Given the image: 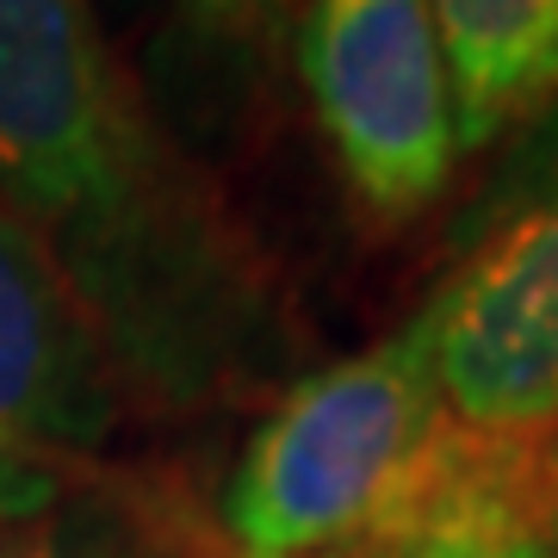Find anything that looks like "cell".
Returning a JSON list of instances; mask_svg holds the SVG:
<instances>
[{"mask_svg": "<svg viewBox=\"0 0 558 558\" xmlns=\"http://www.w3.org/2000/svg\"><path fill=\"white\" fill-rule=\"evenodd\" d=\"M0 199L57 255L137 398L193 410L274 360L255 242L168 143L94 0H0Z\"/></svg>", "mask_w": 558, "mask_h": 558, "instance_id": "6da1fadb", "label": "cell"}, {"mask_svg": "<svg viewBox=\"0 0 558 558\" xmlns=\"http://www.w3.org/2000/svg\"><path fill=\"white\" fill-rule=\"evenodd\" d=\"M440 422L428 311L379 348L299 379L260 416L223 484L218 509L236 558H311L366 539L403 497Z\"/></svg>", "mask_w": 558, "mask_h": 558, "instance_id": "7a4b0ae2", "label": "cell"}, {"mask_svg": "<svg viewBox=\"0 0 558 558\" xmlns=\"http://www.w3.org/2000/svg\"><path fill=\"white\" fill-rule=\"evenodd\" d=\"M299 75L360 211L403 223L440 199L459 106L435 0H304Z\"/></svg>", "mask_w": 558, "mask_h": 558, "instance_id": "3957f363", "label": "cell"}, {"mask_svg": "<svg viewBox=\"0 0 558 558\" xmlns=\"http://www.w3.org/2000/svg\"><path fill=\"white\" fill-rule=\"evenodd\" d=\"M422 311L447 416L497 440H558V174Z\"/></svg>", "mask_w": 558, "mask_h": 558, "instance_id": "277c9868", "label": "cell"}, {"mask_svg": "<svg viewBox=\"0 0 558 558\" xmlns=\"http://www.w3.org/2000/svg\"><path fill=\"white\" fill-rule=\"evenodd\" d=\"M131 385L44 236L0 199V465H94Z\"/></svg>", "mask_w": 558, "mask_h": 558, "instance_id": "5b68a950", "label": "cell"}, {"mask_svg": "<svg viewBox=\"0 0 558 558\" xmlns=\"http://www.w3.org/2000/svg\"><path fill=\"white\" fill-rule=\"evenodd\" d=\"M459 149L502 137L558 100V0H435Z\"/></svg>", "mask_w": 558, "mask_h": 558, "instance_id": "8992f818", "label": "cell"}, {"mask_svg": "<svg viewBox=\"0 0 558 558\" xmlns=\"http://www.w3.org/2000/svg\"><path fill=\"white\" fill-rule=\"evenodd\" d=\"M174 38L193 57L199 75L218 69H267L274 50L292 32V13H304V0H174Z\"/></svg>", "mask_w": 558, "mask_h": 558, "instance_id": "52a82bcc", "label": "cell"}, {"mask_svg": "<svg viewBox=\"0 0 558 558\" xmlns=\"http://www.w3.org/2000/svg\"><path fill=\"white\" fill-rule=\"evenodd\" d=\"M311 558H558L553 539L534 527H447V534H398V539H354Z\"/></svg>", "mask_w": 558, "mask_h": 558, "instance_id": "ba28073f", "label": "cell"}, {"mask_svg": "<svg viewBox=\"0 0 558 558\" xmlns=\"http://www.w3.org/2000/svg\"><path fill=\"white\" fill-rule=\"evenodd\" d=\"M62 502H50V509H0V558H106L94 546H81L57 521Z\"/></svg>", "mask_w": 558, "mask_h": 558, "instance_id": "9c48e42d", "label": "cell"}, {"mask_svg": "<svg viewBox=\"0 0 558 558\" xmlns=\"http://www.w3.org/2000/svg\"><path fill=\"white\" fill-rule=\"evenodd\" d=\"M546 539L558 553V447H553V490H546Z\"/></svg>", "mask_w": 558, "mask_h": 558, "instance_id": "30bf717a", "label": "cell"}]
</instances>
